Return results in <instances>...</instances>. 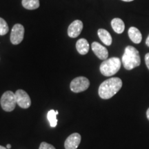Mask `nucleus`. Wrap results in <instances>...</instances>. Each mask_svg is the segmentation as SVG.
<instances>
[{
  "instance_id": "18",
  "label": "nucleus",
  "mask_w": 149,
  "mask_h": 149,
  "mask_svg": "<svg viewBox=\"0 0 149 149\" xmlns=\"http://www.w3.org/2000/svg\"><path fill=\"white\" fill-rule=\"evenodd\" d=\"M39 149H55V148L53 146V145L48 144V143L44 142H44H42L40 144Z\"/></svg>"
},
{
  "instance_id": "15",
  "label": "nucleus",
  "mask_w": 149,
  "mask_h": 149,
  "mask_svg": "<svg viewBox=\"0 0 149 149\" xmlns=\"http://www.w3.org/2000/svg\"><path fill=\"white\" fill-rule=\"evenodd\" d=\"M22 6L28 10H35L40 7L39 0H22Z\"/></svg>"
},
{
  "instance_id": "14",
  "label": "nucleus",
  "mask_w": 149,
  "mask_h": 149,
  "mask_svg": "<svg viewBox=\"0 0 149 149\" xmlns=\"http://www.w3.org/2000/svg\"><path fill=\"white\" fill-rule=\"evenodd\" d=\"M111 26L115 33L121 34L125 29V25L124 22L120 18H115L111 21Z\"/></svg>"
},
{
  "instance_id": "3",
  "label": "nucleus",
  "mask_w": 149,
  "mask_h": 149,
  "mask_svg": "<svg viewBox=\"0 0 149 149\" xmlns=\"http://www.w3.org/2000/svg\"><path fill=\"white\" fill-rule=\"evenodd\" d=\"M121 68V60L118 57H111L104 60L100 65L101 73L106 77L114 75Z\"/></svg>"
},
{
  "instance_id": "22",
  "label": "nucleus",
  "mask_w": 149,
  "mask_h": 149,
  "mask_svg": "<svg viewBox=\"0 0 149 149\" xmlns=\"http://www.w3.org/2000/svg\"><path fill=\"white\" fill-rule=\"evenodd\" d=\"M6 148H7V149H10L11 148V145L10 144H7Z\"/></svg>"
},
{
  "instance_id": "4",
  "label": "nucleus",
  "mask_w": 149,
  "mask_h": 149,
  "mask_svg": "<svg viewBox=\"0 0 149 149\" xmlns=\"http://www.w3.org/2000/svg\"><path fill=\"white\" fill-rule=\"evenodd\" d=\"M0 104L3 111L6 112L13 111L17 104L15 94L10 91L5 92L1 96Z\"/></svg>"
},
{
  "instance_id": "21",
  "label": "nucleus",
  "mask_w": 149,
  "mask_h": 149,
  "mask_svg": "<svg viewBox=\"0 0 149 149\" xmlns=\"http://www.w3.org/2000/svg\"><path fill=\"white\" fill-rule=\"evenodd\" d=\"M146 117H147V118H148V120H149V108L146 111Z\"/></svg>"
},
{
  "instance_id": "19",
  "label": "nucleus",
  "mask_w": 149,
  "mask_h": 149,
  "mask_svg": "<svg viewBox=\"0 0 149 149\" xmlns=\"http://www.w3.org/2000/svg\"><path fill=\"white\" fill-rule=\"evenodd\" d=\"M145 63H146L147 68H148L149 70V53H147L146 55H145Z\"/></svg>"
},
{
  "instance_id": "8",
  "label": "nucleus",
  "mask_w": 149,
  "mask_h": 149,
  "mask_svg": "<svg viewBox=\"0 0 149 149\" xmlns=\"http://www.w3.org/2000/svg\"><path fill=\"white\" fill-rule=\"evenodd\" d=\"M81 135L79 133H72L67 137L64 142V147L66 149H77L81 142Z\"/></svg>"
},
{
  "instance_id": "23",
  "label": "nucleus",
  "mask_w": 149,
  "mask_h": 149,
  "mask_svg": "<svg viewBox=\"0 0 149 149\" xmlns=\"http://www.w3.org/2000/svg\"><path fill=\"white\" fill-rule=\"evenodd\" d=\"M122 1H126V2H129V1H133V0H122Z\"/></svg>"
},
{
  "instance_id": "24",
  "label": "nucleus",
  "mask_w": 149,
  "mask_h": 149,
  "mask_svg": "<svg viewBox=\"0 0 149 149\" xmlns=\"http://www.w3.org/2000/svg\"><path fill=\"white\" fill-rule=\"evenodd\" d=\"M0 149H7V148H5V147H3L2 146H0Z\"/></svg>"
},
{
  "instance_id": "20",
  "label": "nucleus",
  "mask_w": 149,
  "mask_h": 149,
  "mask_svg": "<svg viewBox=\"0 0 149 149\" xmlns=\"http://www.w3.org/2000/svg\"><path fill=\"white\" fill-rule=\"evenodd\" d=\"M146 44L149 47V35H148V37H147V39L146 40Z\"/></svg>"
},
{
  "instance_id": "6",
  "label": "nucleus",
  "mask_w": 149,
  "mask_h": 149,
  "mask_svg": "<svg viewBox=\"0 0 149 149\" xmlns=\"http://www.w3.org/2000/svg\"><path fill=\"white\" fill-rule=\"evenodd\" d=\"M24 27L22 24H15L10 33V42L14 45L20 44L24 40Z\"/></svg>"
},
{
  "instance_id": "10",
  "label": "nucleus",
  "mask_w": 149,
  "mask_h": 149,
  "mask_svg": "<svg viewBox=\"0 0 149 149\" xmlns=\"http://www.w3.org/2000/svg\"><path fill=\"white\" fill-rule=\"evenodd\" d=\"M83 29V23L80 20L72 22L68 29V35L71 38H75L79 36Z\"/></svg>"
},
{
  "instance_id": "7",
  "label": "nucleus",
  "mask_w": 149,
  "mask_h": 149,
  "mask_svg": "<svg viewBox=\"0 0 149 149\" xmlns=\"http://www.w3.org/2000/svg\"><path fill=\"white\" fill-rule=\"evenodd\" d=\"M15 97L17 104L22 109H28L31 105V100L29 94L24 90L19 89L16 91Z\"/></svg>"
},
{
  "instance_id": "12",
  "label": "nucleus",
  "mask_w": 149,
  "mask_h": 149,
  "mask_svg": "<svg viewBox=\"0 0 149 149\" xmlns=\"http://www.w3.org/2000/svg\"><path fill=\"white\" fill-rule=\"evenodd\" d=\"M128 36L132 42L135 44H139L142 40V35L139 29L135 27H130L128 29Z\"/></svg>"
},
{
  "instance_id": "9",
  "label": "nucleus",
  "mask_w": 149,
  "mask_h": 149,
  "mask_svg": "<svg viewBox=\"0 0 149 149\" xmlns=\"http://www.w3.org/2000/svg\"><path fill=\"white\" fill-rule=\"evenodd\" d=\"M91 48H92L93 53L95 54V55L99 59H102V60L107 59L108 57H109V51H108L107 48H105L97 42L92 43Z\"/></svg>"
},
{
  "instance_id": "2",
  "label": "nucleus",
  "mask_w": 149,
  "mask_h": 149,
  "mask_svg": "<svg viewBox=\"0 0 149 149\" xmlns=\"http://www.w3.org/2000/svg\"><path fill=\"white\" fill-rule=\"evenodd\" d=\"M122 62L125 69L130 70L141 64V58L139 51L132 46L126 47L124 53L122 56Z\"/></svg>"
},
{
  "instance_id": "5",
  "label": "nucleus",
  "mask_w": 149,
  "mask_h": 149,
  "mask_svg": "<svg viewBox=\"0 0 149 149\" xmlns=\"http://www.w3.org/2000/svg\"><path fill=\"white\" fill-rule=\"evenodd\" d=\"M90 81L85 77H77L72 80L70 88L72 92L78 93L83 92L88 88Z\"/></svg>"
},
{
  "instance_id": "17",
  "label": "nucleus",
  "mask_w": 149,
  "mask_h": 149,
  "mask_svg": "<svg viewBox=\"0 0 149 149\" xmlns=\"http://www.w3.org/2000/svg\"><path fill=\"white\" fill-rule=\"evenodd\" d=\"M8 26L3 18L0 17V35H5L8 32Z\"/></svg>"
},
{
  "instance_id": "11",
  "label": "nucleus",
  "mask_w": 149,
  "mask_h": 149,
  "mask_svg": "<svg viewBox=\"0 0 149 149\" xmlns=\"http://www.w3.org/2000/svg\"><path fill=\"white\" fill-rule=\"evenodd\" d=\"M89 48H90V46H89L88 41L86 39H79L76 43V48L80 55H86L88 53Z\"/></svg>"
},
{
  "instance_id": "16",
  "label": "nucleus",
  "mask_w": 149,
  "mask_h": 149,
  "mask_svg": "<svg viewBox=\"0 0 149 149\" xmlns=\"http://www.w3.org/2000/svg\"><path fill=\"white\" fill-rule=\"evenodd\" d=\"M58 111H54V110H51V111L48 112L47 119L48 122H49L50 126L52 128H55L57 125V115H58Z\"/></svg>"
},
{
  "instance_id": "13",
  "label": "nucleus",
  "mask_w": 149,
  "mask_h": 149,
  "mask_svg": "<svg viewBox=\"0 0 149 149\" xmlns=\"http://www.w3.org/2000/svg\"><path fill=\"white\" fill-rule=\"evenodd\" d=\"M97 34L100 40H101L102 42H103L105 45L107 46L111 45L112 42H113L112 37L111 34L108 32L107 30L103 29H99L97 31Z\"/></svg>"
},
{
  "instance_id": "1",
  "label": "nucleus",
  "mask_w": 149,
  "mask_h": 149,
  "mask_svg": "<svg viewBox=\"0 0 149 149\" xmlns=\"http://www.w3.org/2000/svg\"><path fill=\"white\" fill-rule=\"evenodd\" d=\"M122 86V81L119 77H111L103 81L99 87L98 93L103 100L113 97Z\"/></svg>"
}]
</instances>
